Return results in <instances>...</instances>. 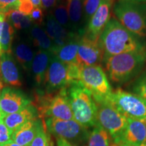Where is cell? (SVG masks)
I'll use <instances>...</instances> for the list:
<instances>
[{"label": "cell", "mask_w": 146, "mask_h": 146, "mask_svg": "<svg viewBox=\"0 0 146 146\" xmlns=\"http://www.w3.org/2000/svg\"><path fill=\"white\" fill-rule=\"evenodd\" d=\"M104 57L127 52H145V45L136 35L124 27L115 18H111L100 36Z\"/></svg>", "instance_id": "obj_1"}, {"label": "cell", "mask_w": 146, "mask_h": 146, "mask_svg": "<svg viewBox=\"0 0 146 146\" xmlns=\"http://www.w3.org/2000/svg\"><path fill=\"white\" fill-rule=\"evenodd\" d=\"M106 72L111 82L117 85L135 79L146 65V51L127 52L104 58Z\"/></svg>", "instance_id": "obj_2"}, {"label": "cell", "mask_w": 146, "mask_h": 146, "mask_svg": "<svg viewBox=\"0 0 146 146\" xmlns=\"http://www.w3.org/2000/svg\"><path fill=\"white\" fill-rule=\"evenodd\" d=\"M66 89L74 120L87 129L95 127L98 105L91 93L80 81L73 82Z\"/></svg>", "instance_id": "obj_3"}, {"label": "cell", "mask_w": 146, "mask_h": 146, "mask_svg": "<svg viewBox=\"0 0 146 146\" xmlns=\"http://www.w3.org/2000/svg\"><path fill=\"white\" fill-rule=\"evenodd\" d=\"M112 12L124 27L140 38L146 37V3L118 0Z\"/></svg>", "instance_id": "obj_4"}, {"label": "cell", "mask_w": 146, "mask_h": 146, "mask_svg": "<svg viewBox=\"0 0 146 146\" xmlns=\"http://www.w3.org/2000/svg\"><path fill=\"white\" fill-rule=\"evenodd\" d=\"M39 117L68 120L74 119L66 89L63 88L54 94H45L38 98Z\"/></svg>", "instance_id": "obj_5"}, {"label": "cell", "mask_w": 146, "mask_h": 146, "mask_svg": "<svg viewBox=\"0 0 146 146\" xmlns=\"http://www.w3.org/2000/svg\"><path fill=\"white\" fill-rule=\"evenodd\" d=\"M79 81L91 93L96 104L107 102L112 93L106 72L101 65L81 66Z\"/></svg>", "instance_id": "obj_6"}, {"label": "cell", "mask_w": 146, "mask_h": 146, "mask_svg": "<svg viewBox=\"0 0 146 146\" xmlns=\"http://www.w3.org/2000/svg\"><path fill=\"white\" fill-rule=\"evenodd\" d=\"M47 131L56 138H62L76 146L86 145L90 131L75 120H64L53 118H45Z\"/></svg>", "instance_id": "obj_7"}, {"label": "cell", "mask_w": 146, "mask_h": 146, "mask_svg": "<svg viewBox=\"0 0 146 146\" xmlns=\"http://www.w3.org/2000/svg\"><path fill=\"white\" fill-rule=\"evenodd\" d=\"M97 105V123L108 133L114 144L120 143L127 128L128 118L108 102Z\"/></svg>", "instance_id": "obj_8"}, {"label": "cell", "mask_w": 146, "mask_h": 146, "mask_svg": "<svg viewBox=\"0 0 146 146\" xmlns=\"http://www.w3.org/2000/svg\"><path fill=\"white\" fill-rule=\"evenodd\" d=\"M127 118L142 120L146 118V100L137 95L118 88L112 91L108 100Z\"/></svg>", "instance_id": "obj_9"}, {"label": "cell", "mask_w": 146, "mask_h": 146, "mask_svg": "<svg viewBox=\"0 0 146 146\" xmlns=\"http://www.w3.org/2000/svg\"><path fill=\"white\" fill-rule=\"evenodd\" d=\"M43 85L47 94H54L70 85L67 64L60 61L55 55L50 61Z\"/></svg>", "instance_id": "obj_10"}, {"label": "cell", "mask_w": 146, "mask_h": 146, "mask_svg": "<svg viewBox=\"0 0 146 146\" xmlns=\"http://www.w3.org/2000/svg\"><path fill=\"white\" fill-rule=\"evenodd\" d=\"M104 52L100 39H92L85 35L80 37L77 54L78 64L81 66L101 65Z\"/></svg>", "instance_id": "obj_11"}, {"label": "cell", "mask_w": 146, "mask_h": 146, "mask_svg": "<svg viewBox=\"0 0 146 146\" xmlns=\"http://www.w3.org/2000/svg\"><path fill=\"white\" fill-rule=\"evenodd\" d=\"M114 2L111 0H102L101 4L87 23L83 35L92 39H99L111 18Z\"/></svg>", "instance_id": "obj_12"}, {"label": "cell", "mask_w": 146, "mask_h": 146, "mask_svg": "<svg viewBox=\"0 0 146 146\" xmlns=\"http://www.w3.org/2000/svg\"><path fill=\"white\" fill-rule=\"evenodd\" d=\"M31 104V100L19 89L7 87L0 91V110L3 117L18 112Z\"/></svg>", "instance_id": "obj_13"}, {"label": "cell", "mask_w": 146, "mask_h": 146, "mask_svg": "<svg viewBox=\"0 0 146 146\" xmlns=\"http://www.w3.org/2000/svg\"><path fill=\"white\" fill-rule=\"evenodd\" d=\"M45 32L52 40L56 47V52L58 49L62 47L77 35L75 32L71 31L62 26L56 21L53 14H51L47 16L45 22Z\"/></svg>", "instance_id": "obj_14"}, {"label": "cell", "mask_w": 146, "mask_h": 146, "mask_svg": "<svg viewBox=\"0 0 146 146\" xmlns=\"http://www.w3.org/2000/svg\"><path fill=\"white\" fill-rule=\"evenodd\" d=\"M0 74L2 81L7 85L14 87L22 85L19 70L10 53L0 55Z\"/></svg>", "instance_id": "obj_15"}, {"label": "cell", "mask_w": 146, "mask_h": 146, "mask_svg": "<svg viewBox=\"0 0 146 146\" xmlns=\"http://www.w3.org/2000/svg\"><path fill=\"white\" fill-rule=\"evenodd\" d=\"M43 126L44 122L43 123L41 120L37 118L27 122L14 131L12 135V141L22 146H29Z\"/></svg>", "instance_id": "obj_16"}, {"label": "cell", "mask_w": 146, "mask_h": 146, "mask_svg": "<svg viewBox=\"0 0 146 146\" xmlns=\"http://www.w3.org/2000/svg\"><path fill=\"white\" fill-rule=\"evenodd\" d=\"M39 116L35 106L31 104L17 112L8 114L3 117L5 125L12 133L27 122L37 118Z\"/></svg>", "instance_id": "obj_17"}, {"label": "cell", "mask_w": 146, "mask_h": 146, "mask_svg": "<svg viewBox=\"0 0 146 146\" xmlns=\"http://www.w3.org/2000/svg\"><path fill=\"white\" fill-rule=\"evenodd\" d=\"M146 141V124L142 120L128 118L127 126L120 143L140 145Z\"/></svg>", "instance_id": "obj_18"}, {"label": "cell", "mask_w": 146, "mask_h": 146, "mask_svg": "<svg viewBox=\"0 0 146 146\" xmlns=\"http://www.w3.org/2000/svg\"><path fill=\"white\" fill-rule=\"evenodd\" d=\"M53 56L52 53L41 50L35 56L31 70L34 80L37 85L44 84L45 75Z\"/></svg>", "instance_id": "obj_19"}, {"label": "cell", "mask_w": 146, "mask_h": 146, "mask_svg": "<svg viewBox=\"0 0 146 146\" xmlns=\"http://www.w3.org/2000/svg\"><path fill=\"white\" fill-rule=\"evenodd\" d=\"M80 37L81 35H76L65 45L58 49L55 53V56L66 64H78L77 54Z\"/></svg>", "instance_id": "obj_20"}, {"label": "cell", "mask_w": 146, "mask_h": 146, "mask_svg": "<svg viewBox=\"0 0 146 146\" xmlns=\"http://www.w3.org/2000/svg\"><path fill=\"white\" fill-rule=\"evenodd\" d=\"M14 54L16 61L23 67L24 69L29 70L31 68L35 53L28 43L24 41H19L13 47Z\"/></svg>", "instance_id": "obj_21"}, {"label": "cell", "mask_w": 146, "mask_h": 146, "mask_svg": "<svg viewBox=\"0 0 146 146\" xmlns=\"http://www.w3.org/2000/svg\"><path fill=\"white\" fill-rule=\"evenodd\" d=\"M31 35L35 45L39 47V50L50 52L54 55L56 47L45 31L39 25H35L31 28Z\"/></svg>", "instance_id": "obj_22"}, {"label": "cell", "mask_w": 146, "mask_h": 146, "mask_svg": "<svg viewBox=\"0 0 146 146\" xmlns=\"http://www.w3.org/2000/svg\"><path fill=\"white\" fill-rule=\"evenodd\" d=\"M66 3L72 31L74 32L76 29L81 30V24L83 17V0H66Z\"/></svg>", "instance_id": "obj_23"}, {"label": "cell", "mask_w": 146, "mask_h": 146, "mask_svg": "<svg viewBox=\"0 0 146 146\" xmlns=\"http://www.w3.org/2000/svg\"><path fill=\"white\" fill-rule=\"evenodd\" d=\"M4 14L5 19L8 20L14 29L22 31L32 27L33 22L29 16L23 14L18 9H12Z\"/></svg>", "instance_id": "obj_24"}, {"label": "cell", "mask_w": 146, "mask_h": 146, "mask_svg": "<svg viewBox=\"0 0 146 146\" xmlns=\"http://www.w3.org/2000/svg\"><path fill=\"white\" fill-rule=\"evenodd\" d=\"M110 136L108 133L97 123L90 131L89 136L85 146H112Z\"/></svg>", "instance_id": "obj_25"}, {"label": "cell", "mask_w": 146, "mask_h": 146, "mask_svg": "<svg viewBox=\"0 0 146 146\" xmlns=\"http://www.w3.org/2000/svg\"><path fill=\"white\" fill-rule=\"evenodd\" d=\"M15 29L12 25L9 23L7 19H5L3 23V27L1 38H0V46H1V54L10 53L12 43L13 41Z\"/></svg>", "instance_id": "obj_26"}, {"label": "cell", "mask_w": 146, "mask_h": 146, "mask_svg": "<svg viewBox=\"0 0 146 146\" xmlns=\"http://www.w3.org/2000/svg\"><path fill=\"white\" fill-rule=\"evenodd\" d=\"M53 16L58 23L68 30L72 31V27L69 19L68 10H67L66 0H61L58 1L54 8ZM74 32V31H73Z\"/></svg>", "instance_id": "obj_27"}, {"label": "cell", "mask_w": 146, "mask_h": 146, "mask_svg": "<svg viewBox=\"0 0 146 146\" xmlns=\"http://www.w3.org/2000/svg\"><path fill=\"white\" fill-rule=\"evenodd\" d=\"M129 90L133 94L146 100V69H144L143 72L131 83Z\"/></svg>", "instance_id": "obj_28"}, {"label": "cell", "mask_w": 146, "mask_h": 146, "mask_svg": "<svg viewBox=\"0 0 146 146\" xmlns=\"http://www.w3.org/2000/svg\"><path fill=\"white\" fill-rule=\"evenodd\" d=\"M29 146H54L52 138L44 126L37 133Z\"/></svg>", "instance_id": "obj_29"}, {"label": "cell", "mask_w": 146, "mask_h": 146, "mask_svg": "<svg viewBox=\"0 0 146 146\" xmlns=\"http://www.w3.org/2000/svg\"><path fill=\"white\" fill-rule=\"evenodd\" d=\"M102 0H83V20L88 23L101 4Z\"/></svg>", "instance_id": "obj_30"}, {"label": "cell", "mask_w": 146, "mask_h": 146, "mask_svg": "<svg viewBox=\"0 0 146 146\" xmlns=\"http://www.w3.org/2000/svg\"><path fill=\"white\" fill-rule=\"evenodd\" d=\"M12 133L5 125L3 120L0 121V146L12 141Z\"/></svg>", "instance_id": "obj_31"}, {"label": "cell", "mask_w": 146, "mask_h": 146, "mask_svg": "<svg viewBox=\"0 0 146 146\" xmlns=\"http://www.w3.org/2000/svg\"><path fill=\"white\" fill-rule=\"evenodd\" d=\"M19 0H0V13L5 14L12 9H18Z\"/></svg>", "instance_id": "obj_32"}, {"label": "cell", "mask_w": 146, "mask_h": 146, "mask_svg": "<svg viewBox=\"0 0 146 146\" xmlns=\"http://www.w3.org/2000/svg\"><path fill=\"white\" fill-rule=\"evenodd\" d=\"M29 17L31 18L32 22H34L35 25H41L43 23V14L41 8H33V10L29 14Z\"/></svg>", "instance_id": "obj_33"}, {"label": "cell", "mask_w": 146, "mask_h": 146, "mask_svg": "<svg viewBox=\"0 0 146 146\" xmlns=\"http://www.w3.org/2000/svg\"><path fill=\"white\" fill-rule=\"evenodd\" d=\"M41 6L45 10L54 8L58 2V0H41Z\"/></svg>", "instance_id": "obj_34"}, {"label": "cell", "mask_w": 146, "mask_h": 146, "mask_svg": "<svg viewBox=\"0 0 146 146\" xmlns=\"http://www.w3.org/2000/svg\"><path fill=\"white\" fill-rule=\"evenodd\" d=\"M56 143H57V146H76L62 138L59 137L56 138Z\"/></svg>", "instance_id": "obj_35"}, {"label": "cell", "mask_w": 146, "mask_h": 146, "mask_svg": "<svg viewBox=\"0 0 146 146\" xmlns=\"http://www.w3.org/2000/svg\"><path fill=\"white\" fill-rule=\"evenodd\" d=\"M5 19V14L0 13V38H1V33H2L3 23H4ZM1 54V46H0V55Z\"/></svg>", "instance_id": "obj_36"}, {"label": "cell", "mask_w": 146, "mask_h": 146, "mask_svg": "<svg viewBox=\"0 0 146 146\" xmlns=\"http://www.w3.org/2000/svg\"><path fill=\"white\" fill-rule=\"evenodd\" d=\"M33 5V8H41V0H31Z\"/></svg>", "instance_id": "obj_37"}, {"label": "cell", "mask_w": 146, "mask_h": 146, "mask_svg": "<svg viewBox=\"0 0 146 146\" xmlns=\"http://www.w3.org/2000/svg\"><path fill=\"white\" fill-rule=\"evenodd\" d=\"M112 146H140V145H133V144L127 143H120L118 144H114Z\"/></svg>", "instance_id": "obj_38"}, {"label": "cell", "mask_w": 146, "mask_h": 146, "mask_svg": "<svg viewBox=\"0 0 146 146\" xmlns=\"http://www.w3.org/2000/svg\"><path fill=\"white\" fill-rule=\"evenodd\" d=\"M2 146H22V145H19V144L16 143H15V142L12 141L9 142V143H8L5 144V145H3Z\"/></svg>", "instance_id": "obj_39"}, {"label": "cell", "mask_w": 146, "mask_h": 146, "mask_svg": "<svg viewBox=\"0 0 146 146\" xmlns=\"http://www.w3.org/2000/svg\"><path fill=\"white\" fill-rule=\"evenodd\" d=\"M126 1H134V2H139V3H146V0H126Z\"/></svg>", "instance_id": "obj_40"}, {"label": "cell", "mask_w": 146, "mask_h": 146, "mask_svg": "<svg viewBox=\"0 0 146 146\" xmlns=\"http://www.w3.org/2000/svg\"><path fill=\"white\" fill-rule=\"evenodd\" d=\"M3 116L2 115V113H1V110H0V121H1V120H3Z\"/></svg>", "instance_id": "obj_41"}, {"label": "cell", "mask_w": 146, "mask_h": 146, "mask_svg": "<svg viewBox=\"0 0 146 146\" xmlns=\"http://www.w3.org/2000/svg\"><path fill=\"white\" fill-rule=\"evenodd\" d=\"M0 85H1V86H3V87L2 81H1V74H0Z\"/></svg>", "instance_id": "obj_42"}, {"label": "cell", "mask_w": 146, "mask_h": 146, "mask_svg": "<svg viewBox=\"0 0 146 146\" xmlns=\"http://www.w3.org/2000/svg\"><path fill=\"white\" fill-rule=\"evenodd\" d=\"M3 86H1V85H0V91H1V89H3Z\"/></svg>", "instance_id": "obj_43"}, {"label": "cell", "mask_w": 146, "mask_h": 146, "mask_svg": "<svg viewBox=\"0 0 146 146\" xmlns=\"http://www.w3.org/2000/svg\"><path fill=\"white\" fill-rule=\"evenodd\" d=\"M143 122H144V123H145V124H146V118H145V120H143Z\"/></svg>", "instance_id": "obj_44"}, {"label": "cell", "mask_w": 146, "mask_h": 146, "mask_svg": "<svg viewBox=\"0 0 146 146\" xmlns=\"http://www.w3.org/2000/svg\"><path fill=\"white\" fill-rule=\"evenodd\" d=\"M111 1H114H114H115V0H111Z\"/></svg>", "instance_id": "obj_45"}]
</instances>
